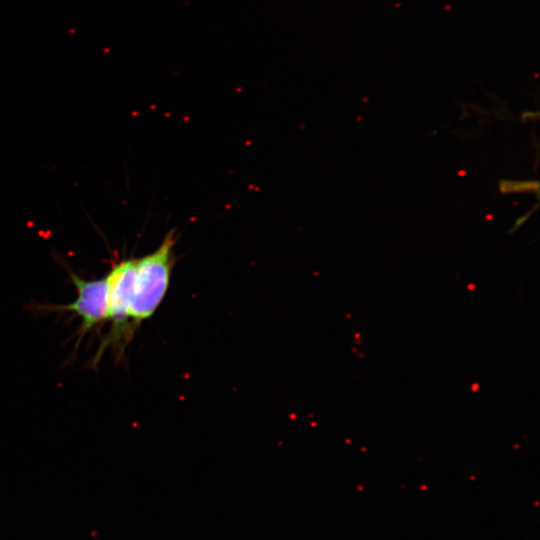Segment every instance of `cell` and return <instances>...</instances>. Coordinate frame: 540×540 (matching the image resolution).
Listing matches in <instances>:
<instances>
[{
	"mask_svg": "<svg viewBox=\"0 0 540 540\" xmlns=\"http://www.w3.org/2000/svg\"><path fill=\"white\" fill-rule=\"evenodd\" d=\"M533 186H538L537 182L533 183V182H510V181H507L506 184H504L503 182L501 183V191L503 193H506L507 191L508 192H519L520 188H521V191L522 190L529 191V190L533 189Z\"/></svg>",
	"mask_w": 540,
	"mask_h": 540,
	"instance_id": "4",
	"label": "cell"
},
{
	"mask_svg": "<svg viewBox=\"0 0 540 540\" xmlns=\"http://www.w3.org/2000/svg\"><path fill=\"white\" fill-rule=\"evenodd\" d=\"M70 277L76 288V299L69 304L49 305L45 308L54 312H72L81 320L79 344L86 333L107 320L108 285L106 277L87 280L73 272H70Z\"/></svg>",
	"mask_w": 540,
	"mask_h": 540,
	"instance_id": "3",
	"label": "cell"
},
{
	"mask_svg": "<svg viewBox=\"0 0 540 540\" xmlns=\"http://www.w3.org/2000/svg\"><path fill=\"white\" fill-rule=\"evenodd\" d=\"M137 259H127L116 264L106 276L108 285L107 320L110 329L97 350L94 362H98L107 348L118 353L132 335L129 307L132 298Z\"/></svg>",
	"mask_w": 540,
	"mask_h": 540,
	"instance_id": "2",
	"label": "cell"
},
{
	"mask_svg": "<svg viewBox=\"0 0 540 540\" xmlns=\"http://www.w3.org/2000/svg\"><path fill=\"white\" fill-rule=\"evenodd\" d=\"M175 241L170 231L157 250L136 261L129 317L137 325L150 318L164 299L174 264Z\"/></svg>",
	"mask_w": 540,
	"mask_h": 540,
	"instance_id": "1",
	"label": "cell"
}]
</instances>
